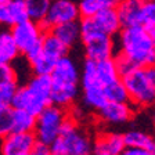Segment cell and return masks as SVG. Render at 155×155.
<instances>
[{"mask_svg": "<svg viewBox=\"0 0 155 155\" xmlns=\"http://www.w3.org/2000/svg\"><path fill=\"white\" fill-rule=\"evenodd\" d=\"M98 112V118L105 123L111 125H119V123L129 122L134 116V107L126 101V103H114V101H107Z\"/></svg>", "mask_w": 155, "mask_h": 155, "instance_id": "10", "label": "cell"}, {"mask_svg": "<svg viewBox=\"0 0 155 155\" xmlns=\"http://www.w3.org/2000/svg\"><path fill=\"white\" fill-rule=\"evenodd\" d=\"M140 25L150 36L155 38V3L154 0H143L140 8Z\"/></svg>", "mask_w": 155, "mask_h": 155, "instance_id": "20", "label": "cell"}, {"mask_svg": "<svg viewBox=\"0 0 155 155\" xmlns=\"http://www.w3.org/2000/svg\"><path fill=\"white\" fill-rule=\"evenodd\" d=\"M11 132V108H0V139Z\"/></svg>", "mask_w": 155, "mask_h": 155, "instance_id": "28", "label": "cell"}, {"mask_svg": "<svg viewBox=\"0 0 155 155\" xmlns=\"http://www.w3.org/2000/svg\"><path fill=\"white\" fill-rule=\"evenodd\" d=\"M17 86H18L17 83L0 86V108H11V101Z\"/></svg>", "mask_w": 155, "mask_h": 155, "instance_id": "27", "label": "cell"}, {"mask_svg": "<svg viewBox=\"0 0 155 155\" xmlns=\"http://www.w3.org/2000/svg\"><path fill=\"white\" fill-rule=\"evenodd\" d=\"M10 32L13 35V39L19 53L25 55L40 46L45 31L39 22H35L32 19H25L22 22L11 25Z\"/></svg>", "mask_w": 155, "mask_h": 155, "instance_id": "6", "label": "cell"}, {"mask_svg": "<svg viewBox=\"0 0 155 155\" xmlns=\"http://www.w3.org/2000/svg\"><path fill=\"white\" fill-rule=\"evenodd\" d=\"M0 25H13L11 17L8 14V8H7V3L0 4Z\"/></svg>", "mask_w": 155, "mask_h": 155, "instance_id": "31", "label": "cell"}, {"mask_svg": "<svg viewBox=\"0 0 155 155\" xmlns=\"http://www.w3.org/2000/svg\"><path fill=\"white\" fill-rule=\"evenodd\" d=\"M125 147H136V148H144L148 151H155V143L150 134L141 130H129L122 134Z\"/></svg>", "mask_w": 155, "mask_h": 155, "instance_id": "18", "label": "cell"}, {"mask_svg": "<svg viewBox=\"0 0 155 155\" xmlns=\"http://www.w3.org/2000/svg\"><path fill=\"white\" fill-rule=\"evenodd\" d=\"M116 51L132 60L137 67H148L155 62V38L150 36L141 25L120 28Z\"/></svg>", "mask_w": 155, "mask_h": 155, "instance_id": "1", "label": "cell"}, {"mask_svg": "<svg viewBox=\"0 0 155 155\" xmlns=\"http://www.w3.org/2000/svg\"><path fill=\"white\" fill-rule=\"evenodd\" d=\"M29 155H53V152H51V148H50L48 144H45V143L36 140V143L33 144Z\"/></svg>", "mask_w": 155, "mask_h": 155, "instance_id": "29", "label": "cell"}, {"mask_svg": "<svg viewBox=\"0 0 155 155\" xmlns=\"http://www.w3.org/2000/svg\"><path fill=\"white\" fill-rule=\"evenodd\" d=\"M107 103L104 89H90L83 90V105L90 110L98 111Z\"/></svg>", "mask_w": 155, "mask_h": 155, "instance_id": "23", "label": "cell"}, {"mask_svg": "<svg viewBox=\"0 0 155 155\" xmlns=\"http://www.w3.org/2000/svg\"><path fill=\"white\" fill-rule=\"evenodd\" d=\"M50 32L61 40L68 48L74 47L79 40H81V28L78 21H71V22H64L60 25H55L50 29Z\"/></svg>", "mask_w": 155, "mask_h": 155, "instance_id": "16", "label": "cell"}, {"mask_svg": "<svg viewBox=\"0 0 155 155\" xmlns=\"http://www.w3.org/2000/svg\"><path fill=\"white\" fill-rule=\"evenodd\" d=\"M105 6H111L108 0H81L78 3L79 17L81 18H91L94 14H97Z\"/></svg>", "mask_w": 155, "mask_h": 155, "instance_id": "22", "label": "cell"}, {"mask_svg": "<svg viewBox=\"0 0 155 155\" xmlns=\"http://www.w3.org/2000/svg\"><path fill=\"white\" fill-rule=\"evenodd\" d=\"M126 89L129 103L134 108H145L155 100V69L154 65L136 67L120 76Z\"/></svg>", "mask_w": 155, "mask_h": 155, "instance_id": "3", "label": "cell"}, {"mask_svg": "<svg viewBox=\"0 0 155 155\" xmlns=\"http://www.w3.org/2000/svg\"><path fill=\"white\" fill-rule=\"evenodd\" d=\"M94 155H108V154H103V152H94Z\"/></svg>", "mask_w": 155, "mask_h": 155, "instance_id": "33", "label": "cell"}, {"mask_svg": "<svg viewBox=\"0 0 155 155\" xmlns=\"http://www.w3.org/2000/svg\"><path fill=\"white\" fill-rule=\"evenodd\" d=\"M67 116L68 114L65 108H61V107L54 105V104H48L36 116L35 130H33L36 140L50 145L60 134L61 125Z\"/></svg>", "mask_w": 155, "mask_h": 155, "instance_id": "5", "label": "cell"}, {"mask_svg": "<svg viewBox=\"0 0 155 155\" xmlns=\"http://www.w3.org/2000/svg\"><path fill=\"white\" fill-rule=\"evenodd\" d=\"M143 0H120L115 4L122 28L140 25V8Z\"/></svg>", "mask_w": 155, "mask_h": 155, "instance_id": "12", "label": "cell"}, {"mask_svg": "<svg viewBox=\"0 0 155 155\" xmlns=\"http://www.w3.org/2000/svg\"><path fill=\"white\" fill-rule=\"evenodd\" d=\"M48 104H51L50 75H33L24 86H17L11 108L25 110L38 116Z\"/></svg>", "mask_w": 155, "mask_h": 155, "instance_id": "2", "label": "cell"}, {"mask_svg": "<svg viewBox=\"0 0 155 155\" xmlns=\"http://www.w3.org/2000/svg\"><path fill=\"white\" fill-rule=\"evenodd\" d=\"M93 144L90 136L79 127L74 118L67 116L60 134L50 144L53 155H91Z\"/></svg>", "mask_w": 155, "mask_h": 155, "instance_id": "4", "label": "cell"}, {"mask_svg": "<svg viewBox=\"0 0 155 155\" xmlns=\"http://www.w3.org/2000/svg\"><path fill=\"white\" fill-rule=\"evenodd\" d=\"M79 18H81L79 10H78V4L72 0H51L47 14L43 18V21H40L39 24L43 31H50L55 25L78 21Z\"/></svg>", "mask_w": 155, "mask_h": 155, "instance_id": "7", "label": "cell"}, {"mask_svg": "<svg viewBox=\"0 0 155 155\" xmlns=\"http://www.w3.org/2000/svg\"><path fill=\"white\" fill-rule=\"evenodd\" d=\"M35 143L33 132H10L2 141V155H29Z\"/></svg>", "mask_w": 155, "mask_h": 155, "instance_id": "9", "label": "cell"}, {"mask_svg": "<svg viewBox=\"0 0 155 155\" xmlns=\"http://www.w3.org/2000/svg\"><path fill=\"white\" fill-rule=\"evenodd\" d=\"M7 8H8V14L11 17L13 25L18 22H22L25 19H29L28 14H26V7L24 0H8L7 2Z\"/></svg>", "mask_w": 155, "mask_h": 155, "instance_id": "25", "label": "cell"}, {"mask_svg": "<svg viewBox=\"0 0 155 155\" xmlns=\"http://www.w3.org/2000/svg\"><path fill=\"white\" fill-rule=\"evenodd\" d=\"M123 148H125L123 137L118 133L101 134L93 144V152H103L108 155H118Z\"/></svg>", "mask_w": 155, "mask_h": 155, "instance_id": "14", "label": "cell"}, {"mask_svg": "<svg viewBox=\"0 0 155 155\" xmlns=\"http://www.w3.org/2000/svg\"><path fill=\"white\" fill-rule=\"evenodd\" d=\"M17 83V74L10 62H0V86Z\"/></svg>", "mask_w": 155, "mask_h": 155, "instance_id": "26", "label": "cell"}, {"mask_svg": "<svg viewBox=\"0 0 155 155\" xmlns=\"http://www.w3.org/2000/svg\"><path fill=\"white\" fill-rule=\"evenodd\" d=\"M118 155H154L152 151L144 148H136V147H125Z\"/></svg>", "mask_w": 155, "mask_h": 155, "instance_id": "30", "label": "cell"}, {"mask_svg": "<svg viewBox=\"0 0 155 155\" xmlns=\"http://www.w3.org/2000/svg\"><path fill=\"white\" fill-rule=\"evenodd\" d=\"M36 116L25 110L11 108V132H33Z\"/></svg>", "mask_w": 155, "mask_h": 155, "instance_id": "17", "label": "cell"}, {"mask_svg": "<svg viewBox=\"0 0 155 155\" xmlns=\"http://www.w3.org/2000/svg\"><path fill=\"white\" fill-rule=\"evenodd\" d=\"M94 74H96L98 83L103 87L120 79V75L115 65L114 57L105 58V60H101V61H94Z\"/></svg>", "mask_w": 155, "mask_h": 155, "instance_id": "15", "label": "cell"}, {"mask_svg": "<svg viewBox=\"0 0 155 155\" xmlns=\"http://www.w3.org/2000/svg\"><path fill=\"white\" fill-rule=\"evenodd\" d=\"M104 94H105L107 101H114V103H126V101H129L126 89L123 86V83L120 82V79L104 87Z\"/></svg>", "mask_w": 155, "mask_h": 155, "instance_id": "24", "label": "cell"}, {"mask_svg": "<svg viewBox=\"0 0 155 155\" xmlns=\"http://www.w3.org/2000/svg\"><path fill=\"white\" fill-rule=\"evenodd\" d=\"M24 2H25L28 18L35 22L43 21L51 3V0H24Z\"/></svg>", "mask_w": 155, "mask_h": 155, "instance_id": "21", "label": "cell"}, {"mask_svg": "<svg viewBox=\"0 0 155 155\" xmlns=\"http://www.w3.org/2000/svg\"><path fill=\"white\" fill-rule=\"evenodd\" d=\"M8 0H0V4H4V3H7Z\"/></svg>", "mask_w": 155, "mask_h": 155, "instance_id": "34", "label": "cell"}, {"mask_svg": "<svg viewBox=\"0 0 155 155\" xmlns=\"http://www.w3.org/2000/svg\"><path fill=\"white\" fill-rule=\"evenodd\" d=\"M91 19L96 24L97 29L107 36H112L114 38V36L118 35V32L122 28L120 21H119V15H118V11H116L115 6L103 7L98 13L91 17Z\"/></svg>", "mask_w": 155, "mask_h": 155, "instance_id": "11", "label": "cell"}, {"mask_svg": "<svg viewBox=\"0 0 155 155\" xmlns=\"http://www.w3.org/2000/svg\"><path fill=\"white\" fill-rule=\"evenodd\" d=\"M19 50L17 47L13 35L10 31H0V62H11L19 57Z\"/></svg>", "mask_w": 155, "mask_h": 155, "instance_id": "19", "label": "cell"}, {"mask_svg": "<svg viewBox=\"0 0 155 155\" xmlns=\"http://www.w3.org/2000/svg\"><path fill=\"white\" fill-rule=\"evenodd\" d=\"M40 50H42L45 57H47L48 60L55 62L58 58L68 55L69 48L61 40H58L50 31H45V33L42 36V42H40Z\"/></svg>", "mask_w": 155, "mask_h": 155, "instance_id": "13", "label": "cell"}, {"mask_svg": "<svg viewBox=\"0 0 155 155\" xmlns=\"http://www.w3.org/2000/svg\"><path fill=\"white\" fill-rule=\"evenodd\" d=\"M108 2H110L111 6H115V4L118 3V2H120V0H108Z\"/></svg>", "mask_w": 155, "mask_h": 155, "instance_id": "32", "label": "cell"}, {"mask_svg": "<svg viewBox=\"0 0 155 155\" xmlns=\"http://www.w3.org/2000/svg\"><path fill=\"white\" fill-rule=\"evenodd\" d=\"M82 43L84 46V55L87 60L91 61H101L105 58H111L116 51L115 39L104 33H98Z\"/></svg>", "mask_w": 155, "mask_h": 155, "instance_id": "8", "label": "cell"}]
</instances>
